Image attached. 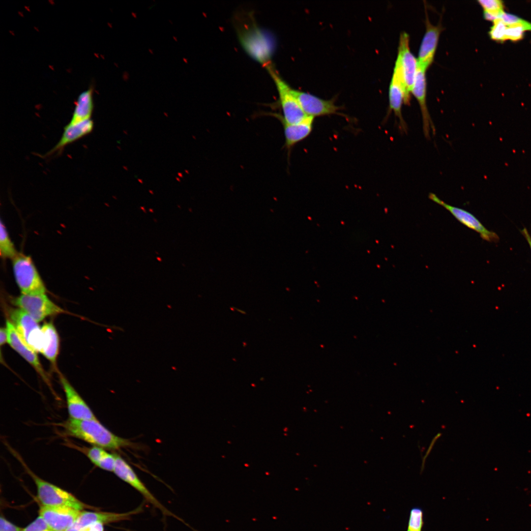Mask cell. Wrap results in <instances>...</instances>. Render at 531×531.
I'll return each instance as SVG.
<instances>
[{"label":"cell","instance_id":"2e32d148","mask_svg":"<svg viewBox=\"0 0 531 531\" xmlns=\"http://www.w3.org/2000/svg\"><path fill=\"white\" fill-rule=\"evenodd\" d=\"M425 25V32L418 53L417 66L426 70L433 61L442 28L439 25H433L427 18Z\"/></svg>","mask_w":531,"mask_h":531},{"label":"cell","instance_id":"ffe728a7","mask_svg":"<svg viewBox=\"0 0 531 531\" xmlns=\"http://www.w3.org/2000/svg\"><path fill=\"white\" fill-rule=\"evenodd\" d=\"M43 347L41 354L52 364H55L59 352V339L58 332L51 322L45 323L41 327Z\"/></svg>","mask_w":531,"mask_h":531},{"label":"cell","instance_id":"603a6c76","mask_svg":"<svg viewBox=\"0 0 531 531\" xmlns=\"http://www.w3.org/2000/svg\"><path fill=\"white\" fill-rule=\"evenodd\" d=\"M478 2L484 10V19L488 21L493 22L504 12L503 3L502 0H480Z\"/></svg>","mask_w":531,"mask_h":531},{"label":"cell","instance_id":"8fae6325","mask_svg":"<svg viewBox=\"0 0 531 531\" xmlns=\"http://www.w3.org/2000/svg\"><path fill=\"white\" fill-rule=\"evenodd\" d=\"M291 91L307 116L315 118L334 114L341 108L335 104L334 99H322L308 92L292 88Z\"/></svg>","mask_w":531,"mask_h":531},{"label":"cell","instance_id":"cb8c5ba5","mask_svg":"<svg viewBox=\"0 0 531 531\" xmlns=\"http://www.w3.org/2000/svg\"><path fill=\"white\" fill-rule=\"evenodd\" d=\"M0 253L3 259H13L18 254L13 243L11 240L6 229L0 221Z\"/></svg>","mask_w":531,"mask_h":531},{"label":"cell","instance_id":"ba28073f","mask_svg":"<svg viewBox=\"0 0 531 531\" xmlns=\"http://www.w3.org/2000/svg\"><path fill=\"white\" fill-rule=\"evenodd\" d=\"M269 71L278 93L283 114H278L279 116L283 120L289 123H296L302 121L307 116L292 94L291 87L273 69L269 68Z\"/></svg>","mask_w":531,"mask_h":531},{"label":"cell","instance_id":"7402d4cb","mask_svg":"<svg viewBox=\"0 0 531 531\" xmlns=\"http://www.w3.org/2000/svg\"><path fill=\"white\" fill-rule=\"evenodd\" d=\"M92 90L88 89L81 92L78 97L70 121V124L91 119L93 110Z\"/></svg>","mask_w":531,"mask_h":531},{"label":"cell","instance_id":"30bf717a","mask_svg":"<svg viewBox=\"0 0 531 531\" xmlns=\"http://www.w3.org/2000/svg\"><path fill=\"white\" fill-rule=\"evenodd\" d=\"M142 509L143 505L141 504L134 510L125 513L82 511L74 523L66 531H81L88 526L96 523L104 525L130 520L132 515L139 513Z\"/></svg>","mask_w":531,"mask_h":531},{"label":"cell","instance_id":"e0dca14e","mask_svg":"<svg viewBox=\"0 0 531 531\" xmlns=\"http://www.w3.org/2000/svg\"><path fill=\"white\" fill-rule=\"evenodd\" d=\"M274 117L280 121L284 131V147L290 150L298 143L307 138L311 133L314 118L307 116L302 121L296 123H289L283 120L278 114L272 113Z\"/></svg>","mask_w":531,"mask_h":531},{"label":"cell","instance_id":"f1b7e54d","mask_svg":"<svg viewBox=\"0 0 531 531\" xmlns=\"http://www.w3.org/2000/svg\"><path fill=\"white\" fill-rule=\"evenodd\" d=\"M81 531H104V524L100 523H96L83 529Z\"/></svg>","mask_w":531,"mask_h":531},{"label":"cell","instance_id":"f546056e","mask_svg":"<svg viewBox=\"0 0 531 531\" xmlns=\"http://www.w3.org/2000/svg\"><path fill=\"white\" fill-rule=\"evenodd\" d=\"M7 343V332L6 327H1L0 329V346L2 347Z\"/></svg>","mask_w":531,"mask_h":531},{"label":"cell","instance_id":"44dd1931","mask_svg":"<svg viewBox=\"0 0 531 531\" xmlns=\"http://www.w3.org/2000/svg\"><path fill=\"white\" fill-rule=\"evenodd\" d=\"M77 448L83 452L95 466L105 471L114 472L117 453L108 452L106 449L96 446L90 447L77 446Z\"/></svg>","mask_w":531,"mask_h":531},{"label":"cell","instance_id":"6da1fadb","mask_svg":"<svg viewBox=\"0 0 531 531\" xmlns=\"http://www.w3.org/2000/svg\"><path fill=\"white\" fill-rule=\"evenodd\" d=\"M59 426L62 427L66 436L80 439L92 446L108 450L138 448L137 443L117 436L97 419L80 420L69 417Z\"/></svg>","mask_w":531,"mask_h":531},{"label":"cell","instance_id":"d6986e66","mask_svg":"<svg viewBox=\"0 0 531 531\" xmlns=\"http://www.w3.org/2000/svg\"><path fill=\"white\" fill-rule=\"evenodd\" d=\"M405 91L400 75L394 68L389 89V103L390 110L393 111L398 118L400 130L406 132L407 126L402 114V106L404 102Z\"/></svg>","mask_w":531,"mask_h":531},{"label":"cell","instance_id":"52a82bcc","mask_svg":"<svg viewBox=\"0 0 531 531\" xmlns=\"http://www.w3.org/2000/svg\"><path fill=\"white\" fill-rule=\"evenodd\" d=\"M113 472L118 478L139 492L147 502L160 510L163 515L172 516L184 523L158 501L139 478L130 465L118 454H116V462Z\"/></svg>","mask_w":531,"mask_h":531},{"label":"cell","instance_id":"5bb4252c","mask_svg":"<svg viewBox=\"0 0 531 531\" xmlns=\"http://www.w3.org/2000/svg\"><path fill=\"white\" fill-rule=\"evenodd\" d=\"M6 328L7 332V343L12 349L29 362L43 380L50 385L49 378L38 359L36 352L23 341L14 325L9 320L6 321Z\"/></svg>","mask_w":531,"mask_h":531},{"label":"cell","instance_id":"5b68a950","mask_svg":"<svg viewBox=\"0 0 531 531\" xmlns=\"http://www.w3.org/2000/svg\"><path fill=\"white\" fill-rule=\"evenodd\" d=\"M9 320L23 341L35 352L41 353L43 334L41 327L28 314L20 308L9 310Z\"/></svg>","mask_w":531,"mask_h":531},{"label":"cell","instance_id":"7c38bea8","mask_svg":"<svg viewBox=\"0 0 531 531\" xmlns=\"http://www.w3.org/2000/svg\"><path fill=\"white\" fill-rule=\"evenodd\" d=\"M81 511L64 506L41 505L39 514L54 531H66L74 523Z\"/></svg>","mask_w":531,"mask_h":531},{"label":"cell","instance_id":"d4e9b609","mask_svg":"<svg viewBox=\"0 0 531 531\" xmlns=\"http://www.w3.org/2000/svg\"><path fill=\"white\" fill-rule=\"evenodd\" d=\"M423 525V511L419 507L410 510L407 531H422Z\"/></svg>","mask_w":531,"mask_h":531},{"label":"cell","instance_id":"83f0119b","mask_svg":"<svg viewBox=\"0 0 531 531\" xmlns=\"http://www.w3.org/2000/svg\"><path fill=\"white\" fill-rule=\"evenodd\" d=\"M22 528L7 520L1 515L0 518V531H22Z\"/></svg>","mask_w":531,"mask_h":531},{"label":"cell","instance_id":"7a4b0ae2","mask_svg":"<svg viewBox=\"0 0 531 531\" xmlns=\"http://www.w3.org/2000/svg\"><path fill=\"white\" fill-rule=\"evenodd\" d=\"M18 460L34 482L37 488V497L41 505L64 506L81 511L86 508H92L81 502L70 493L38 476L26 466L19 456Z\"/></svg>","mask_w":531,"mask_h":531},{"label":"cell","instance_id":"ac0fdd59","mask_svg":"<svg viewBox=\"0 0 531 531\" xmlns=\"http://www.w3.org/2000/svg\"><path fill=\"white\" fill-rule=\"evenodd\" d=\"M426 71L417 66L415 81L411 92L413 93L419 105L424 136L426 138L429 139L431 129L435 132V129L426 104Z\"/></svg>","mask_w":531,"mask_h":531},{"label":"cell","instance_id":"277c9868","mask_svg":"<svg viewBox=\"0 0 531 531\" xmlns=\"http://www.w3.org/2000/svg\"><path fill=\"white\" fill-rule=\"evenodd\" d=\"M394 68L398 72L404 86V103L409 104L417 70V59L410 50L409 35L406 32L402 33L400 37Z\"/></svg>","mask_w":531,"mask_h":531},{"label":"cell","instance_id":"4fadbf2b","mask_svg":"<svg viewBox=\"0 0 531 531\" xmlns=\"http://www.w3.org/2000/svg\"><path fill=\"white\" fill-rule=\"evenodd\" d=\"M94 123L91 119L78 123H68L64 127L62 135L56 145L43 155V158L59 155L70 144L89 134L93 130Z\"/></svg>","mask_w":531,"mask_h":531},{"label":"cell","instance_id":"4dcf8cb0","mask_svg":"<svg viewBox=\"0 0 531 531\" xmlns=\"http://www.w3.org/2000/svg\"><path fill=\"white\" fill-rule=\"evenodd\" d=\"M520 232L527 240L531 250V236L528 230L526 228H524L520 230Z\"/></svg>","mask_w":531,"mask_h":531},{"label":"cell","instance_id":"9c48e42d","mask_svg":"<svg viewBox=\"0 0 531 531\" xmlns=\"http://www.w3.org/2000/svg\"><path fill=\"white\" fill-rule=\"evenodd\" d=\"M429 198L445 208L460 223L478 233L483 240L494 242L499 241L498 235L495 232L487 229L474 215L470 212L446 203L434 193H429Z\"/></svg>","mask_w":531,"mask_h":531},{"label":"cell","instance_id":"3957f363","mask_svg":"<svg viewBox=\"0 0 531 531\" xmlns=\"http://www.w3.org/2000/svg\"><path fill=\"white\" fill-rule=\"evenodd\" d=\"M12 260L14 276L21 294H45L46 287L30 257L18 253Z\"/></svg>","mask_w":531,"mask_h":531},{"label":"cell","instance_id":"8992f818","mask_svg":"<svg viewBox=\"0 0 531 531\" xmlns=\"http://www.w3.org/2000/svg\"><path fill=\"white\" fill-rule=\"evenodd\" d=\"M12 303L28 314L36 322L45 318L65 312L51 301L45 294L24 295L12 299Z\"/></svg>","mask_w":531,"mask_h":531},{"label":"cell","instance_id":"484cf974","mask_svg":"<svg viewBox=\"0 0 531 531\" xmlns=\"http://www.w3.org/2000/svg\"><path fill=\"white\" fill-rule=\"evenodd\" d=\"M505 28V24L501 19L498 18L495 20L489 32L490 38L496 41L502 42L504 41Z\"/></svg>","mask_w":531,"mask_h":531},{"label":"cell","instance_id":"9a60e30c","mask_svg":"<svg viewBox=\"0 0 531 531\" xmlns=\"http://www.w3.org/2000/svg\"><path fill=\"white\" fill-rule=\"evenodd\" d=\"M59 380L65 393L69 417L80 420L97 419L91 409L68 380L61 374Z\"/></svg>","mask_w":531,"mask_h":531},{"label":"cell","instance_id":"4316f807","mask_svg":"<svg viewBox=\"0 0 531 531\" xmlns=\"http://www.w3.org/2000/svg\"><path fill=\"white\" fill-rule=\"evenodd\" d=\"M22 531H54L40 516H38L33 521Z\"/></svg>","mask_w":531,"mask_h":531}]
</instances>
